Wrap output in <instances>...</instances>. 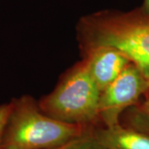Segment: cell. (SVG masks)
Returning a JSON list of instances; mask_svg holds the SVG:
<instances>
[{
  "label": "cell",
  "mask_w": 149,
  "mask_h": 149,
  "mask_svg": "<svg viewBox=\"0 0 149 149\" xmlns=\"http://www.w3.org/2000/svg\"><path fill=\"white\" fill-rule=\"evenodd\" d=\"M85 55L87 69L101 92L131 63L122 52L109 46L91 48Z\"/></svg>",
  "instance_id": "5b68a950"
},
{
  "label": "cell",
  "mask_w": 149,
  "mask_h": 149,
  "mask_svg": "<svg viewBox=\"0 0 149 149\" xmlns=\"http://www.w3.org/2000/svg\"><path fill=\"white\" fill-rule=\"evenodd\" d=\"M148 89L149 80L131 62L101 92L99 118H101L105 126L119 123L123 112L133 106Z\"/></svg>",
  "instance_id": "277c9868"
},
{
  "label": "cell",
  "mask_w": 149,
  "mask_h": 149,
  "mask_svg": "<svg viewBox=\"0 0 149 149\" xmlns=\"http://www.w3.org/2000/svg\"><path fill=\"white\" fill-rule=\"evenodd\" d=\"M76 30L84 52L100 46L116 48L149 80V15L141 8L132 13L95 12L82 17Z\"/></svg>",
  "instance_id": "6da1fadb"
},
{
  "label": "cell",
  "mask_w": 149,
  "mask_h": 149,
  "mask_svg": "<svg viewBox=\"0 0 149 149\" xmlns=\"http://www.w3.org/2000/svg\"><path fill=\"white\" fill-rule=\"evenodd\" d=\"M100 95L101 91L83 61L76 65L38 105L50 117L85 125L99 118Z\"/></svg>",
  "instance_id": "3957f363"
},
{
  "label": "cell",
  "mask_w": 149,
  "mask_h": 149,
  "mask_svg": "<svg viewBox=\"0 0 149 149\" xmlns=\"http://www.w3.org/2000/svg\"><path fill=\"white\" fill-rule=\"evenodd\" d=\"M12 109V101L7 104H0V143L2 140V136L5 128L8 118L9 117Z\"/></svg>",
  "instance_id": "9c48e42d"
},
{
  "label": "cell",
  "mask_w": 149,
  "mask_h": 149,
  "mask_svg": "<svg viewBox=\"0 0 149 149\" xmlns=\"http://www.w3.org/2000/svg\"><path fill=\"white\" fill-rule=\"evenodd\" d=\"M85 125L61 121L44 113L29 95L12 100L2 136L5 149H55L86 134Z\"/></svg>",
  "instance_id": "7a4b0ae2"
},
{
  "label": "cell",
  "mask_w": 149,
  "mask_h": 149,
  "mask_svg": "<svg viewBox=\"0 0 149 149\" xmlns=\"http://www.w3.org/2000/svg\"><path fill=\"white\" fill-rule=\"evenodd\" d=\"M61 149H105L90 137L87 133L83 137L64 145Z\"/></svg>",
  "instance_id": "ba28073f"
},
{
  "label": "cell",
  "mask_w": 149,
  "mask_h": 149,
  "mask_svg": "<svg viewBox=\"0 0 149 149\" xmlns=\"http://www.w3.org/2000/svg\"><path fill=\"white\" fill-rule=\"evenodd\" d=\"M105 149H149V136L120 123L87 133Z\"/></svg>",
  "instance_id": "8992f818"
},
{
  "label": "cell",
  "mask_w": 149,
  "mask_h": 149,
  "mask_svg": "<svg viewBox=\"0 0 149 149\" xmlns=\"http://www.w3.org/2000/svg\"><path fill=\"white\" fill-rule=\"evenodd\" d=\"M141 109H142L145 113H147L148 114H149V100L145 102Z\"/></svg>",
  "instance_id": "8fae6325"
},
{
  "label": "cell",
  "mask_w": 149,
  "mask_h": 149,
  "mask_svg": "<svg viewBox=\"0 0 149 149\" xmlns=\"http://www.w3.org/2000/svg\"><path fill=\"white\" fill-rule=\"evenodd\" d=\"M62 147H63V146H62ZM62 147H61V148H55V149H61V148H62Z\"/></svg>",
  "instance_id": "7c38bea8"
},
{
  "label": "cell",
  "mask_w": 149,
  "mask_h": 149,
  "mask_svg": "<svg viewBox=\"0 0 149 149\" xmlns=\"http://www.w3.org/2000/svg\"><path fill=\"white\" fill-rule=\"evenodd\" d=\"M141 10L149 15V0H144L143 6L141 8Z\"/></svg>",
  "instance_id": "30bf717a"
},
{
  "label": "cell",
  "mask_w": 149,
  "mask_h": 149,
  "mask_svg": "<svg viewBox=\"0 0 149 149\" xmlns=\"http://www.w3.org/2000/svg\"><path fill=\"white\" fill-rule=\"evenodd\" d=\"M129 128H133L149 136V114L141 109L133 108L128 113Z\"/></svg>",
  "instance_id": "52a82bcc"
}]
</instances>
